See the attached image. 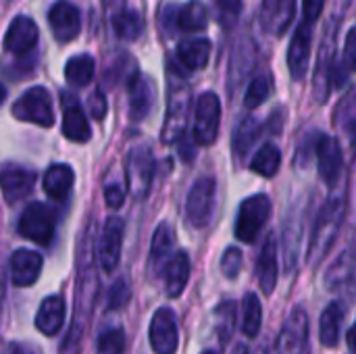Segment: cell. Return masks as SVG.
Returning a JSON list of instances; mask_svg holds the SVG:
<instances>
[{
  "label": "cell",
  "mask_w": 356,
  "mask_h": 354,
  "mask_svg": "<svg viewBox=\"0 0 356 354\" xmlns=\"http://www.w3.org/2000/svg\"><path fill=\"white\" fill-rule=\"evenodd\" d=\"M98 275L94 265L90 263V259H86V265L79 267V275H77V288H75V305H73V321H71V330L63 342L60 354H77L79 351V342L86 334V328L90 323L96 298H98Z\"/></svg>",
  "instance_id": "cell-1"
},
{
  "label": "cell",
  "mask_w": 356,
  "mask_h": 354,
  "mask_svg": "<svg viewBox=\"0 0 356 354\" xmlns=\"http://www.w3.org/2000/svg\"><path fill=\"white\" fill-rule=\"evenodd\" d=\"M346 207H348L346 194H334L327 198V202L319 211L313 232H311V242H309V252H307V259L313 267H317L327 257L334 242L338 240V234L346 217Z\"/></svg>",
  "instance_id": "cell-2"
},
{
  "label": "cell",
  "mask_w": 356,
  "mask_h": 354,
  "mask_svg": "<svg viewBox=\"0 0 356 354\" xmlns=\"http://www.w3.org/2000/svg\"><path fill=\"white\" fill-rule=\"evenodd\" d=\"M190 100H192V92H190V86H188L184 73L177 71L175 63H171L169 65L167 117H165V125H163V134H161V140L165 144H173L184 136L188 111H190Z\"/></svg>",
  "instance_id": "cell-3"
},
{
  "label": "cell",
  "mask_w": 356,
  "mask_h": 354,
  "mask_svg": "<svg viewBox=\"0 0 356 354\" xmlns=\"http://www.w3.org/2000/svg\"><path fill=\"white\" fill-rule=\"evenodd\" d=\"M271 217V198L267 194H254L242 200L236 219V238L244 244H252Z\"/></svg>",
  "instance_id": "cell-4"
},
{
  "label": "cell",
  "mask_w": 356,
  "mask_h": 354,
  "mask_svg": "<svg viewBox=\"0 0 356 354\" xmlns=\"http://www.w3.org/2000/svg\"><path fill=\"white\" fill-rule=\"evenodd\" d=\"M217 202V182L211 175H204L194 182L186 198V217L188 223L196 230H202L211 223Z\"/></svg>",
  "instance_id": "cell-5"
},
{
  "label": "cell",
  "mask_w": 356,
  "mask_h": 354,
  "mask_svg": "<svg viewBox=\"0 0 356 354\" xmlns=\"http://www.w3.org/2000/svg\"><path fill=\"white\" fill-rule=\"evenodd\" d=\"M336 29H338V21H334L327 29V33L321 40V48H319V56H317V65H315V73H313V98L319 104H325L330 94H332V77H334V67H336Z\"/></svg>",
  "instance_id": "cell-6"
},
{
  "label": "cell",
  "mask_w": 356,
  "mask_h": 354,
  "mask_svg": "<svg viewBox=\"0 0 356 354\" xmlns=\"http://www.w3.org/2000/svg\"><path fill=\"white\" fill-rule=\"evenodd\" d=\"M271 354H311L309 346V315L302 307H296L284 328L280 330Z\"/></svg>",
  "instance_id": "cell-7"
},
{
  "label": "cell",
  "mask_w": 356,
  "mask_h": 354,
  "mask_svg": "<svg viewBox=\"0 0 356 354\" xmlns=\"http://www.w3.org/2000/svg\"><path fill=\"white\" fill-rule=\"evenodd\" d=\"M13 115L19 121L35 123L40 127H50L54 123V111H52L50 94L44 88H40V86L29 88L13 104Z\"/></svg>",
  "instance_id": "cell-8"
},
{
  "label": "cell",
  "mask_w": 356,
  "mask_h": 354,
  "mask_svg": "<svg viewBox=\"0 0 356 354\" xmlns=\"http://www.w3.org/2000/svg\"><path fill=\"white\" fill-rule=\"evenodd\" d=\"M221 125V100L215 92L200 94L194 115V142L198 146H211L219 136Z\"/></svg>",
  "instance_id": "cell-9"
},
{
  "label": "cell",
  "mask_w": 356,
  "mask_h": 354,
  "mask_svg": "<svg viewBox=\"0 0 356 354\" xmlns=\"http://www.w3.org/2000/svg\"><path fill=\"white\" fill-rule=\"evenodd\" d=\"M152 173H154V161L148 146H136L127 154V186L136 200H144L152 186Z\"/></svg>",
  "instance_id": "cell-10"
},
{
  "label": "cell",
  "mask_w": 356,
  "mask_h": 354,
  "mask_svg": "<svg viewBox=\"0 0 356 354\" xmlns=\"http://www.w3.org/2000/svg\"><path fill=\"white\" fill-rule=\"evenodd\" d=\"M19 234L35 244L48 246L54 236V217L42 202H31L19 219Z\"/></svg>",
  "instance_id": "cell-11"
},
{
  "label": "cell",
  "mask_w": 356,
  "mask_h": 354,
  "mask_svg": "<svg viewBox=\"0 0 356 354\" xmlns=\"http://www.w3.org/2000/svg\"><path fill=\"white\" fill-rule=\"evenodd\" d=\"M313 25L302 17L298 23L290 48H288V69L294 81H302L309 73V61H311V42H313Z\"/></svg>",
  "instance_id": "cell-12"
},
{
  "label": "cell",
  "mask_w": 356,
  "mask_h": 354,
  "mask_svg": "<svg viewBox=\"0 0 356 354\" xmlns=\"http://www.w3.org/2000/svg\"><path fill=\"white\" fill-rule=\"evenodd\" d=\"M150 346L156 354H175L179 346V332L175 313L167 307L159 309L150 321Z\"/></svg>",
  "instance_id": "cell-13"
},
{
  "label": "cell",
  "mask_w": 356,
  "mask_h": 354,
  "mask_svg": "<svg viewBox=\"0 0 356 354\" xmlns=\"http://www.w3.org/2000/svg\"><path fill=\"white\" fill-rule=\"evenodd\" d=\"M125 223L119 217H108L98 238V263L106 273H113L121 261Z\"/></svg>",
  "instance_id": "cell-14"
},
{
  "label": "cell",
  "mask_w": 356,
  "mask_h": 354,
  "mask_svg": "<svg viewBox=\"0 0 356 354\" xmlns=\"http://www.w3.org/2000/svg\"><path fill=\"white\" fill-rule=\"evenodd\" d=\"M315 154H317V167H319V177L334 188L342 175L344 169V156L342 148L336 138L332 136H317L315 140Z\"/></svg>",
  "instance_id": "cell-15"
},
{
  "label": "cell",
  "mask_w": 356,
  "mask_h": 354,
  "mask_svg": "<svg viewBox=\"0 0 356 354\" xmlns=\"http://www.w3.org/2000/svg\"><path fill=\"white\" fill-rule=\"evenodd\" d=\"M296 15V0H261L259 23L275 38H282L292 25Z\"/></svg>",
  "instance_id": "cell-16"
},
{
  "label": "cell",
  "mask_w": 356,
  "mask_h": 354,
  "mask_svg": "<svg viewBox=\"0 0 356 354\" xmlns=\"http://www.w3.org/2000/svg\"><path fill=\"white\" fill-rule=\"evenodd\" d=\"M48 23L58 42H71L81 31V15L77 6L67 0L54 2V6L48 13Z\"/></svg>",
  "instance_id": "cell-17"
},
{
  "label": "cell",
  "mask_w": 356,
  "mask_h": 354,
  "mask_svg": "<svg viewBox=\"0 0 356 354\" xmlns=\"http://www.w3.org/2000/svg\"><path fill=\"white\" fill-rule=\"evenodd\" d=\"M33 182H35V173H31L19 165L6 163L0 169V190H2L4 200L10 204L17 200H23L31 192Z\"/></svg>",
  "instance_id": "cell-18"
},
{
  "label": "cell",
  "mask_w": 356,
  "mask_h": 354,
  "mask_svg": "<svg viewBox=\"0 0 356 354\" xmlns=\"http://www.w3.org/2000/svg\"><path fill=\"white\" fill-rule=\"evenodd\" d=\"M38 44V25L29 17H15L4 33V50L17 56L27 54Z\"/></svg>",
  "instance_id": "cell-19"
},
{
  "label": "cell",
  "mask_w": 356,
  "mask_h": 354,
  "mask_svg": "<svg viewBox=\"0 0 356 354\" xmlns=\"http://www.w3.org/2000/svg\"><path fill=\"white\" fill-rule=\"evenodd\" d=\"M42 257L33 250L19 248L10 257V280L17 288H27L33 286L42 273Z\"/></svg>",
  "instance_id": "cell-20"
},
{
  "label": "cell",
  "mask_w": 356,
  "mask_h": 354,
  "mask_svg": "<svg viewBox=\"0 0 356 354\" xmlns=\"http://www.w3.org/2000/svg\"><path fill=\"white\" fill-rule=\"evenodd\" d=\"M257 277L265 296H271L277 286V240L275 234H269L263 242L257 261Z\"/></svg>",
  "instance_id": "cell-21"
},
{
  "label": "cell",
  "mask_w": 356,
  "mask_h": 354,
  "mask_svg": "<svg viewBox=\"0 0 356 354\" xmlns=\"http://www.w3.org/2000/svg\"><path fill=\"white\" fill-rule=\"evenodd\" d=\"M65 100V113H63V134L67 140L71 142H88L92 136L88 117L83 115V111L79 108L77 100L73 96H63Z\"/></svg>",
  "instance_id": "cell-22"
},
{
  "label": "cell",
  "mask_w": 356,
  "mask_h": 354,
  "mask_svg": "<svg viewBox=\"0 0 356 354\" xmlns=\"http://www.w3.org/2000/svg\"><path fill=\"white\" fill-rule=\"evenodd\" d=\"M356 280V250H344L327 269L325 273V288L336 292L342 288H348Z\"/></svg>",
  "instance_id": "cell-23"
},
{
  "label": "cell",
  "mask_w": 356,
  "mask_h": 354,
  "mask_svg": "<svg viewBox=\"0 0 356 354\" xmlns=\"http://www.w3.org/2000/svg\"><path fill=\"white\" fill-rule=\"evenodd\" d=\"M63 323H65V300L60 296L44 298L35 315V328L44 336H54L60 332Z\"/></svg>",
  "instance_id": "cell-24"
},
{
  "label": "cell",
  "mask_w": 356,
  "mask_h": 354,
  "mask_svg": "<svg viewBox=\"0 0 356 354\" xmlns=\"http://www.w3.org/2000/svg\"><path fill=\"white\" fill-rule=\"evenodd\" d=\"M211 42L207 38H190L177 44V61L188 71H198L209 65Z\"/></svg>",
  "instance_id": "cell-25"
},
{
  "label": "cell",
  "mask_w": 356,
  "mask_h": 354,
  "mask_svg": "<svg viewBox=\"0 0 356 354\" xmlns=\"http://www.w3.org/2000/svg\"><path fill=\"white\" fill-rule=\"evenodd\" d=\"M129 90H131V96H129V117L136 119V121H142L148 111L152 108V100H154V88H152V81L140 73L134 75V79L129 81Z\"/></svg>",
  "instance_id": "cell-26"
},
{
  "label": "cell",
  "mask_w": 356,
  "mask_h": 354,
  "mask_svg": "<svg viewBox=\"0 0 356 354\" xmlns=\"http://www.w3.org/2000/svg\"><path fill=\"white\" fill-rule=\"evenodd\" d=\"M190 280V257L188 252H175L165 267V290L171 298H177Z\"/></svg>",
  "instance_id": "cell-27"
},
{
  "label": "cell",
  "mask_w": 356,
  "mask_h": 354,
  "mask_svg": "<svg viewBox=\"0 0 356 354\" xmlns=\"http://www.w3.org/2000/svg\"><path fill=\"white\" fill-rule=\"evenodd\" d=\"M257 63V46L250 38H244L236 44L234 56H232V71H229V83L236 88V83L244 81L246 75L252 71Z\"/></svg>",
  "instance_id": "cell-28"
},
{
  "label": "cell",
  "mask_w": 356,
  "mask_h": 354,
  "mask_svg": "<svg viewBox=\"0 0 356 354\" xmlns=\"http://www.w3.org/2000/svg\"><path fill=\"white\" fill-rule=\"evenodd\" d=\"M344 305L334 300L330 303L323 313H321V328H319V338H321V344L327 346V348H336L338 342H340V328H342V321H344Z\"/></svg>",
  "instance_id": "cell-29"
},
{
  "label": "cell",
  "mask_w": 356,
  "mask_h": 354,
  "mask_svg": "<svg viewBox=\"0 0 356 354\" xmlns=\"http://www.w3.org/2000/svg\"><path fill=\"white\" fill-rule=\"evenodd\" d=\"M75 182L73 169L69 165H52L48 167V171L44 173V190L50 198L54 200H63L67 198V194L71 192Z\"/></svg>",
  "instance_id": "cell-30"
},
{
  "label": "cell",
  "mask_w": 356,
  "mask_h": 354,
  "mask_svg": "<svg viewBox=\"0 0 356 354\" xmlns=\"http://www.w3.org/2000/svg\"><path fill=\"white\" fill-rule=\"evenodd\" d=\"M209 25V10L200 0H190L181 8H177L175 17V27L188 33L202 31Z\"/></svg>",
  "instance_id": "cell-31"
},
{
  "label": "cell",
  "mask_w": 356,
  "mask_h": 354,
  "mask_svg": "<svg viewBox=\"0 0 356 354\" xmlns=\"http://www.w3.org/2000/svg\"><path fill=\"white\" fill-rule=\"evenodd\" d=\"M300 242H302V221L298 217H288L284 225V259H286L288 273H292L298 265Z\"/></svg>",
  "instance_id": "cell-32"
},
{
  "label": "cell",
  "mask_w": 356,
  "mask_h": 354,
  "mask_svg": "<svg viewBox=\"0 0 356 354\" xmlns=\"http://www.w3.org/2000/svg\"><path fill=\"white\" fill-rule=\"evenodd\" d=\"M280 167H282V150L275 144H271V142L263 144L257 150V154L252 156V161H250V169L257 175L267 177V179L275 177Z\"/></svg>",
  "instance_id": "cell-33"
},
{
  "label": "cell",
  "mask_w": 356,
  "mask_h": 354,
  "mask_svg": "<svg viewBox=\"0 0 356 354\" xmlns=\"http://www.w3.org/2000/svg\"><path fill=\"white\" fill-rule=\"evenodd\" d=\"M259 134H261V123H259V119H254L252 115L244 117V119L236 125V129H234V138H232L234 152H236L240 159H244V156L250 152L252 144L259 140Z\"/></svg>",
  "instance_id": "cell-34"
},
{
  "label": "cell",
  "mask_w": 356,
  "mask_h": 354,
  "mask_svg": "<svg viewBox=\"0 0 356 354\" xmlns=\"http://www.w3.org/2000/svg\"><path fill=\"white\" fill-rule=\"evenodd\" d=\"M242 332L246 338H257L263 325V307L254 292H248L242 303Z\"/></svg>",
  "instance_id": "cell-35"
},
{
  "label": "cell",
  "mask_w": 356,
  "mask_h": 354,
  "mask_svg": "<svg viewBox=\"0 0 356 354\" xmlns=\"http://www.w3.org/2000/svg\"><path fill=\"white\" fill-rule=\"evenodd\" d=\"M65 77L75 88L88 86L94 77V58L88 54H77V56L69 58L65 65Z\"/></svg>",
  "instance_id": "cell-36"
},
{
  "label": "cell",
  "mask_w": 356,
  "mask_h": 354,
  "mask_svg": "<svg viewBox=\"0 0 356 354\" xmlns=\"http://www.w3.org/2000/svg\"><path fill=\"white\" fill-rule=\"evenodd\" d=\"M113 27H115V31H117L119 38L131 42V40L140 38V33H142V29H144V21H142V17H140L138 10L123 8V10H119V13L115 15Z\"/></svg>",
  "instance_id": "cell-37"
},
{
  "label": "cell",
  "mask_w": 356,
  "mask_h": 354,
  "mask_svg": "<svg viewBox=\"0 0 356 354\" xmlns=\"http://www.w3.org/2000/svg\"><path fill=\"white\" fill-rule=\"evenodd\" d=\"M334 123L338 129H344V134L353 140L356 146V90H350V94L340 102L334 115Z\"/></svg>",
  "instance_id": "cell-38"
},
{
  "label": "cell",
  "mask_w": 356,
  "mask_h": 354,
  "mask_svg": "<svg viewBox=\"0 0 356 354\" xmlns=\"http://www.w3.org/2000/svg\"><path fill=\"white\" fill-rule=\"evenodd\" d=\"M175 244V236H173V227L169 223H161L154 232L152 238V248H150V263L154 267H159L161 263L167 261L171 248Z\"/></svg>",
  "instance_id": "cell-39"
},
{
  "label": "cell",
  "mask_w": 356,
  "mask_h": 354,
  "mask_svg": "<svg viewBox=\"0 0 356 354\" xmlns=\"http://www.w3.org/2000/svg\"><path fill=\"white\" fill-rule=\"evenodd\" d=\"M215 323H217V336L219 342L225 346L232 340L234 328H236V303L225 300L215 309Z\"/></svg>",
  "instance_id": "cell-40"
},
{
  "label": "cell",
  "mask_w": 356,
  "mask_h": 354,
  "mask_svg": "<svg viewBox=\"0 0 356 354\" xmlns=\"http://www.w3.org/2000/svg\"><path fill=\"white\" fill-rule=\"evenodd\" d=\"M271 96V75L269 73H259L246 88L244 94V104L248 108L261 106L267 98Z\"/></svg>",
  "instance_id": "cell-41"
},
{
  "label": "cell",
  "mask_w": 356,
  "mask_h": 354,
  "mask_svg": "<svg viewBox=\"0 0 356 354\" xmlns=\"http://www.w3.org/2000/svg\"><path fill=\"white\" fill-rule=\"evenodd\" d=\"M244 2L242 0H213V8H215V17L221 23V27L232 29L242 13Z\"/></svg>",
  "instance_id": "cell-42"
},
{
  "label": "cell",
  "mask_w": 356,
  "mask_h": 354,
  "mask_svg": "<svg viewBox=\"0 0 356 354\" xmlns=\"http://www.w3.org/2000/svg\"><path fill=\"white\" fill-rule=\"evenodd\" d=\"M96 354H125V334L121 328H111L100 334L96 342Z\"/></svg>",
  "instance_id": "cell-43"
},
{
  "label": "cell",
  "mask_w": 356,
  "mask_h": 354,
  "mask_svg": "<svg viewBox=\"0 0 356 354\" xmlns=\"http://www.w3.org/2000/svg\"><path fill=\"white\" fill-rule=\"evenodd\" d=\"M242 263H244V257H242V250L236 248V246H229L223 257H221V271L227 280H236L242 271Z\"/></svg>",
  "instance_id": "cell-44"
},
{
  "label": "cell",
  "mask_w": 356,
  "mask_h": 354,
  "mask_svg": "<svg viewBox=\"0 0 356 354\" xmlns=\"http://www.w3.org/2000/svg\"><path fill=\"white\" fill-rule=\"evenodd\" d=\"M129 296H131V292H129L127 282L125 280H117L111 286V290H108V309L111 311H121L129 303Z\"/></svg>",
  "instance_id": "cell-45"
},
{
  "label": "cell",
  "mask_w": 356,
  "mask_h": 354,
  "mask_svg": "<svg viewBox=\"0 0 356 354\" xmlns=\"http://www.w3.org/2000/svg\"><path fill=\"white\" fill-rule=\"evenodd\" d=\"M344 67L346 71L356 73V27H350L344 40Z\"/></svg>",
  "instance_id": "cell-46"
},
{
  "label": "cell",
  "mask_w": 356,
  "mask_h": 354,
  "mask_svg": "<svg viewBox=\"0 0 356 354\" xmlns=\"http://www.w3.org/2000/svg\"><path fill=\"white\" fill-rule=\"evenodd\" d=\"M104 200L111 209H121L125 202V190L119 184H108L104 188Z\"/></svg>",
  "instance_id": "cell-47"
},
{
  "label": "cell",
  "mask_w": 356,
  "mask_h": 354,
  "mask_svg": "<svg viewBox=\"0 0 356 354\" xmlns=\"http://www.w3.org/2000/svg\"><path fill=\"white\" fill-rule=\"evenodd\" d=\"M88 106H90V113H92V117L94 119H104L106 117V98H104V94L100 92V90H96L92 96H90V100H88Z\"/></svg>",
  "instance_id": "cell-48"
},
{
  "label": "cell",
  "mask_w": 356,
  "mask_h": 354,
  "mask_svg": "<svg viewBox=\"0 0 356 354\" xmlns=\"http://www.w3.org/2000/svg\"><path fill=\"white\" fill-rule=\"evenodd\" d=\"M325 6V0H302V17L311 23H317Z\"/></svg>",
  "instance_id": "cell-49"
},
{
  "label": "cell",
  "mask_w": 356,
  "mask_h": 354,
  "mask_svg": "<svg viewBox=\"0 0 356 354\" xmlns=\"http://www.w3.org/2000/svg\"><path fill=\"white\" fill-rule=\"evenodd\" d=\"M2 354H42L35 346H31V344H25V342H10Z\"/></svg>",
  "instance_id": "cell-50"
},
{
  "label": "cell",
  "mask_w": 356,
  "mask_h": 354,
  "mask_svg": "<svg viewBox=\"0 0 356 354\" xmlns=\"http://www.w3.org/2000/svg\"><path fill=\"white\" fill-rule=\"evenodd\" d=\"M346 342H348L350 353L356 354V321L353 323V328L348 330V334H346Z\"/></svg>",
  "instance_id": "cell-51"
},
{
  "label": "cell",
  "mask_w": 356,
  "mask_h": 354,
  "mask_svg": "<svg viewBox=\"0 0 356 354\" xmlns=\"http://www.w3.org/2000/svg\"><path fill=\"white\" fill-rule=\"evenodd\" d=\"M4 98H6V88L0 83V104H2V100H4Z\"/></svg>",
  "instance_id": "cell-52"
},
{
  "label": "cell",
  "mask_w": 356,
  "mask_h": 354,
  "mask_svg": "<svg viewBox=\"0 0 356 354\" xmlns=\"http://www.w3.org/2000/svg\"><path fill=\"white\" fill-rule=\"evenodd\" d=\"M202 354H217V353H213V351H207V353H202Z\"/></svg>",
  "instance_id": "cell-53"
}]
</instances>
